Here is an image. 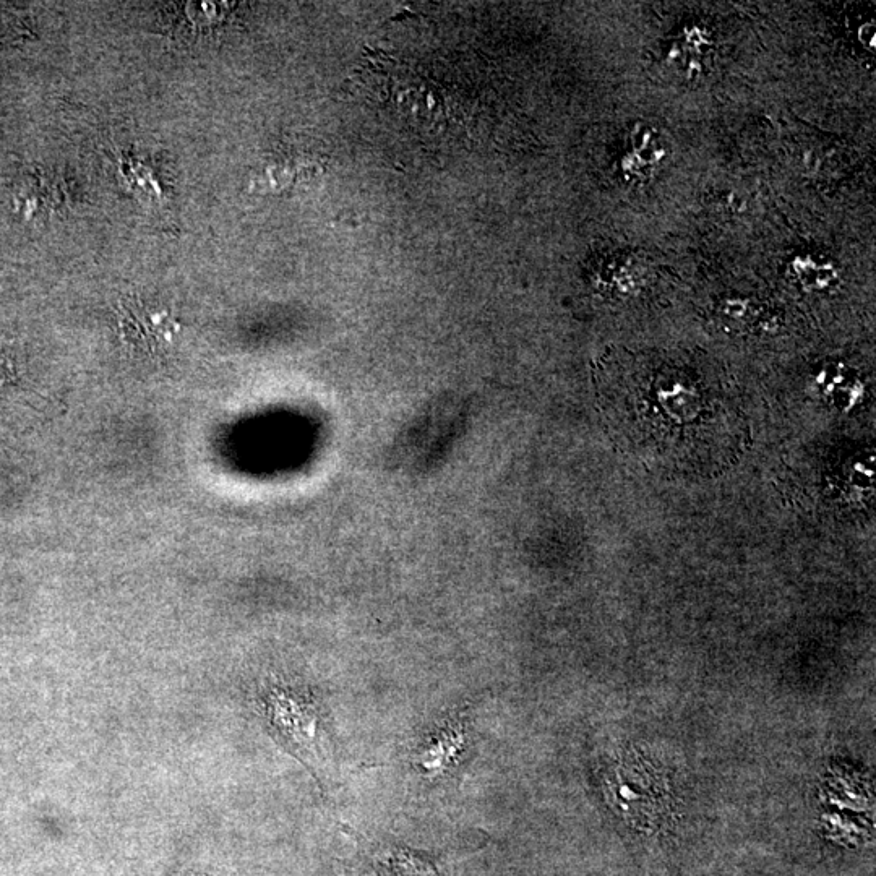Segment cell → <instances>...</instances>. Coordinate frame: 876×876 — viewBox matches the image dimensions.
<instances>
[{
	"label": "cell",
	"instance_id": "cell-1",
	"mask_svg": "<svg viewBox=\"0 0 876 876\" xmlns=\"http://www.w3.org/2000/svg\"><path fill=\"white\" fill-rule=\"evenodd\" d=\"M607 385L609 421L646 455L685 464L716 460L714 448L739 438V413L730 396L700 375L674 365Z\"/></svg>",
	"mask_w": 876,
	"mask_h": 876
},
{
	"label": "cell",
	"instance_id": "cell-2",
	"mask_svg": "<svg viewBox=\"0 0 876 876\" xmlns=\"http://www.w3.org/2000/svg\"><path fill=\"white\" fill-rule=\"evenodd\" d=\"M265 703L271 726L286 742L302 750L314 745L317 714L309 701L296 693L275 688L268 693Z\"/></svg>",
	"mask_w": 876,
	"mask_h": 876
},
{
	"label": "cell",
	"instance_id": "cell-3",
	"mask_svg": "<svg viewBox=\"0 0 876 876\" xmlns=\"http://www.w3.org/2000/svg\"><path fill=\"white\" fill-rule=\"evenodd\" d=\"M666 156L667 146L659 132L649 125L636 124L628 134L620 169L627 179L648 181Z\"/></svg>",
	"mask_w": 876,
	"mask_h": 876
},
{
	"label": "cell",
	"instance_id": "cell-4",
	"mask_svg": "<svg viewBox=\"0 0 876 876\" xmlns=\"http://www.w3.org/2000/svg\"><path fill=\"white\" fill-rule=\"evenodd\" d=\"M122 328H124L125 340L134 341L143 348L153 351L171 341L177 325L163 310L159 312L148 310L145 305L137 302L125 307L122 314Z\"/></svg>",
	"mask_w": 876,
	"mask_h": 876
},
{
	"label": "cell",
	"instance_id": "cell-5",
	"mask_svg": "<svg viewBox=\"0 0 876 876\" xmlns=\"http://www.w3.org/2000/svg\"><path fill=\"white\" fill-rule=\"evenodd\" d=\"M794 280L808 291H825L838 281V271L833 263L812 254L799 255L791 262Z\"/></svg>",
	"mask_w": 876,
	"mask_h": 876
},
{
	"label": "cell",
	"instance_id": "cell-6",
	"mask_svg": "<svg viewBox=\"0 0 876 876\" xmlns=\"http://www.w3.org/2000/svg\"><path fill=\"white\" fill-rule=\"evenodd\" d=\"M857 39H859L862 48L867 49V51H875L876 26L873 20L872 22H865L864 25L859 26V30H857Z\"/></svg>",
	"mask_w": 876,
	"mask_h": 876
}]
</instances>
